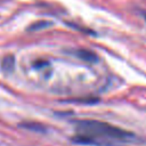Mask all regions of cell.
Listing matches in <instances>:
<instances>
[{
    "label": "cell",
    "mask_w": 146,
    "mask_h": 146,
    "mask_svg": "<svg viewBox=\"0 0 146 146\" xmlns=\"http://www.w3.org/2000/svg\"><path fill=\"white\" fill-rule=\"evenodd\" d=\"M130 138L132 135L129 131L110 123L97 120H80L76 122V136L73 140L79 144L102 146L99 140H127Z\"/></svg>",
    "instance_id": "6da1fadb"
},
{
    "label": "cell",
    "mask_w": 146,
    "mask_h": 146,
    "mask_svg": "<svg viewBox=\"0 0 146 146\" xmlns=\"http://www.w3.org/2000/svg\"><path fill=\"white\" fill-rule=\"evenodd\" d=\"M74 54H75V56H78L79 58H81L82 60L88 62V63H95L98 59L97 55L88 49H78L74 51Z\"/></svg>",
    "instance_id": "7a4b0ae2"
},
{
    "label": "cell",
    "mask_w": 146,
    "mask_h": 146,
    "mask_svg": "<svg viewBox=\"0 0 146 146\" xmlns=\"http://www.w3.org/2000/svg\"><path fill=\"white\" fill-rule=\"evenodd\" d=\"M15 68V57L14 55L9 54L6 55L2 59H1V70L6 73H11Z\"/></svg>",
    "instance_id": "3957f363"
},
{
    "label": "cell",
    "mask_w": 146,
    "mask_h": 146,
    "mask_svg": "<svg viewBox=\"0 0 146 146\" xmlns=\"http://www.w3.org/2000/svg\"><path fill=\"white\" fill-rule=\"evenodd\" d=\"M51 23L50 22H47V21H39V22H36V23H34V24H32V25H30V27H29V30H40V29H44V27H47V26H49Z\"/></svg>",
    "instance_id": "277c9868"
},
{
    "label": "cell",
    "mask_w": 146,
    "mask_h": 146,
    "mask_svg": "<svg viewBox=\"0 0 146 146\" xmlns=\"http://www.w3.org/2000/svg\"><path fill=\"white\" fill-rule=\"evenodd\" d=\"M21 125H22V127H25V128H27V129H33V130H39V131L42 130V125L36 124V123H23V124H21Z\"/></svg>",
    "instance_id": "5b68a950"
},
{
    "label": "cell",
    "mask_w": 146,
    "mask_h": 146,
    "mask_svg": "<svg viewBox=\"0 0 146 146\" xmlns=\"http://www.w3.org/2000/svg\"><path fill=\"white\" fill-rule=\"evenodd\" d=\"M145 19H146V15H145Z\"/></svg>",
    "instance_id": "8992f818"
}]
</instances>
